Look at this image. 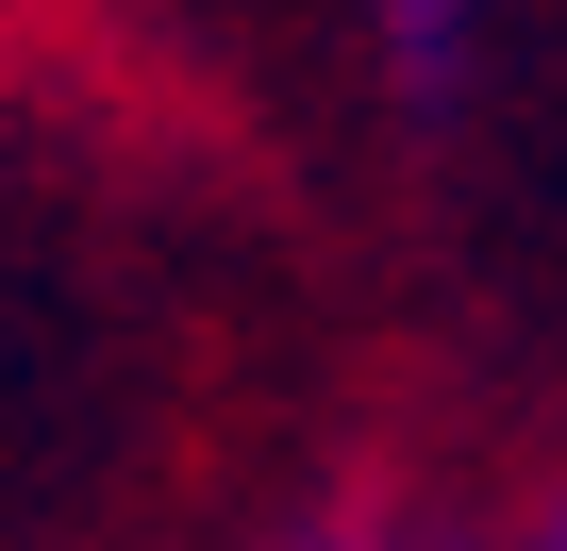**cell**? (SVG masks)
I'll return each mask as SVG.
<instances>
[{
    "instance_id": "obj_1",
    "label": "cell",
    "mask_w": 567,
    "mask_h": 551,
    "mask_svg": "<svg viewBox=\"0 0 567 551\" xmlns=\"http://www.w3.org/2000/svg\"><path fill=\"white\" fill-rule=\"evenodd\" d=\"M384 34H401V68L434 84V68H451V34H467V0H384Z\"/></svg>"
}]
</instances>
